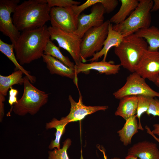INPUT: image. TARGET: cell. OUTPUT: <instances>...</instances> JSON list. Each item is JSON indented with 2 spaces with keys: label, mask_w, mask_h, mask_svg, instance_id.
Here are the masks:
<instances>
[{
  "label": "cell",
  "mask_w": 159,
  "mask_h": 159,
  "mask_svg": "<svg viewBox=\"0 0 159 159\" xmlns=\"http://www.w3.org/2000/svg\"><path fill=\"white\" fill-rule=\"evenodd\" d=\"M50 36L46 25L22 32L14 45L16 58L21 65L42 57Z\"/></svg>",
  "instance_id": "6da1fadb"
},
{
  "label": "cell",
  "mask_w": 159,
  "mask_h": 159,
  "mask_svg": "<svg viewBox=\"0 0 159 159\" xmlns=\"http://www.w3.org/2000/svg\"><path fill=\"white\" fill-rule=\"evenodd\" d=\"M51 8L46 0L25 1L16 7L13 23L19 31L42 27L50 21Z\"/></svg>",
  "instance_id": "7a4b0ae2"
},
{
  "label": "cell",
  "mask_w": 159,
  "mask_h": 159,
  "mask_svg": "<svg viewBox=\"0 0 159 159\" xmlns=\"http://www.w3.org/2000/svg\"><path fill=\"white\" fill-rule=\"evenodd\" d=\"M148 47L144 39L134 33L124 37L120 45L114 47V52L121 66L133 73Z\"/></svg>",
  "instance_id": "3957f363"
},
{
  "label": "cell",
  "mask_w": 159,
  "mask_h": 159,
  "mask_svg": "<svg viewBox=\"0 0 159 159\" xmlns=\"http://www.w3.org/2000/svg\"><path fill=\"white\" fill-rule=\"evenodd\" d=\"M23 78V94L21 98L14 104L13 110L19 116L27 114L34 115L47 102L49 94L34 86L27 76Z\"/></svg>",
  "instance_id": "277c9868"
},
{
  "label": "cell",
  "mask_w": 159,
  "mask_h": 159,
  "mask_svg": "<svg viewBox=\"0 0 159 159\" xmlns=\"http://www.w3.org/2000/svg\"><path fill=\"white\" fill-rule=\"evenodd\" d=\"M152 0H139L136 8L123 22L113 25V29L124 37L135 33L138 30L150 26Z\"/></svg>",
  "instance_id": "5b68a950"
},
{
  "label": "cell",
  "mask_w": 159,
  "mask_h": 159,
  "mask_svg": "<svg viewBox=\"0 0 159 159\" xmlns=\"http://www.w3.org/2000/svg\"><path fill=\"white\" fill-rule=\"evenodd\" d=\"M109 20H107L101 26L90 29L82 38L80 55L82 62H87L86 59L93 57L102 49L108 33Z\"/></svg>",
  "instance_id": "8992f818"
},
{
  "label": "cell",
  "mask_w": 159,
  "mask_h": 159,
  "mask_svg": "<svg viewBox=\"0 0 159 159\" xmlns=\"http://www.w3.org/2000/svg\"><path fill=\"white\" fill-rule=\"evenodd\" d=\"M113 95L119 100L126 96L140 95L159 97V92L153 90L146 83L145 79L135 72L127 77L124 85Z\"/></svg>",
  "instance_id": "52a82bcc"
},
{
  "label": "cell",
  "mask_w": 159,
  "mask_h": 159,
  "mask_svg": "<svg viewBox=\"0 0 159 159\" xmlns=\"http://www.w3.org/2000/svg\"><path fill=\"white\" fill-rule=\"evenodd\" d=\"M78 102H76L71 95L69 96V100L71 104L70 111L65 117L58 120L54 118L50 122L47 123L46 128L47 129L53 128L55 125L62 124L80 121L87 115L100 110L105 111L108 107L107 106H87L82 102V97L80 93Z\"/></svg>",
  "instance_id": "ba28073f"
},
{
  "label": "cell",
  "mask_w": 159,
  "mask_h": 159,
  "mask_svg": "<svg viewBox=\"0 0 159 159\" xmlns=\"http://www.w3.org/2000/svg\"><path fill=\"white\" fill-rule=\"evenodd\" d=\"M51 41L55 40L59 47L66 50L70 55L75 64L81 62L80 48L82 38L74 33L64 32L52 26L48 27Z\"/></svg>",
  "instance_id": "9c48e42d"
},
{
  "label": "cell",
  "mask_w": 159,
  "mask_h": 159,
  "mask_svg": "<svg viewBox=\"0 0 159 159\" xmlns=\"http://www.w3.org/2000/svg\"><path fill=\"white\" fill-rule=\"evenodd\" d=\"M19 0H0V31L9 37L14 45L21 33L14 25L11 14L14 12Z\"/></svg>",
  "instance_id": "30bf717a"
},
{
  "label": "cell",
  "mask_w": 159,
  "mask_h": 159,
  "mask_svg": "<svg viewBox=\"0 0 159 159\" xmlns=\"http://www.w3.org/2000/svg\"><path fill=\"white\" fill-rule=\"evenodd\" d=\"M107 2V0H98L92 6L90 14H80L78 17L77 29L74 33L82 38L90 29L102 25L104 22V15L106 13L103 6Z\"/></svg>",
  "instance_id": "8fae6325"
},
{
  "label": "cell",
  "mask_w": 159,
  "mask_h": 159,
  "mask_svg": "<svg viewBox=\"0 0 159 159\" xmlns=\"http://www.w3.org/2000/svg\"><path fill=\"white\" fill-rule=\"evenodd\" d=\"M50 21L52 27L64 32L74 33L77 27L78 17L72 7L51 8Z\"/></svg>",
  "instance_id": "7c38bea8"
},
{
  "label": "cell",
  "mask_w": 159,
  "mask_h": 159,
  "mask_svg": "<svg viewBox=\"0 0 159 159\" xmlns=\"http://www.w3.org/2000/svg\"><path fill=\"white\" fill-rule=\"evenodd\" d=\"M135 72L155 84L159 77V50L146 51Z\"/></svg>",
  "instance_id": "4fadbf2b"
},
{
  "label": "cell",
  "mask_w": 159,
  "mask_h": 159,
  "mask_svg": "<svg viewBox=\"0 0 159 159\" xmlns=\"http://www.w3.org/2000/svg\"><path fill=\"white\" fill-rule=\"evenodd\" d=\"M120 64H115L112 61H94L86 63L80 62L75 64V70L77 75L80 73H88L90 70H95L106 75L116 74L120 69Z\"/></svg>",
  "instance_id": "5bb4252c"
},
{
  "label": "cell",
  "mask_w": 159,
  "mask_h": 159,
  "mask_svg": "<svg viewBox=\"0 0 159 159\" xmlns=\"http://www.w3.org/2000/svg\"><path fill=\"white\" fill-rule=\"evenodd\" d=\"M127 155H132L140 159H159V150L155 143L143 141L130 147Z\"/></svg>",
  "instance_id": "9a60e30c"
},
{
  "label": "cell",
  "mask_w": 159,
  "mask_h": 159,
  "mask_svg": "<svg viewBox=\"0 0 159 159\" xmlns=\"http://www.w3.org/2000/svg\"><path fill=\"white\" fill-rule=\"evenodd\" d=\"M42 58L50 74L74 79L75 83L77 84V75L75 69L69 67L51 56L44 54Z\"/></svg>",
  "instance_id": "2e32d148"
},
{
  "label": "cell",
  "mask_w": 159,
  "mask_h": 159,
  "mask_svg": "<svg viewBox=\"0 0 159 159\" xmlns=\"http://www.w3.org/2000/svg\"><path fill=\"white\" fill-rule=\"evenodd\" d=\"M123 37L119 32L113 29V25L110 23L108 34L104 42L102 49L99 52L96 53L92 57L87 61L93 62L97 61L99 58L103 56L102 60L106 61L108 53L110 49L113 47L118 46L122 42Z\"/></svg>",
  "instance_id": "e0dca14e"
},
{
  "label": "cell",
  "mask_w": 159,
  "mask_h": 159,
  "mask_svg": "<svg viewBox=\"0 0 159 159\" xmlns=\"http://www.w3.org/2000/svg\"><path fill=\"white\" fill-rule=\"evenodd\" d=\"M23 72L17 70L7 76L0 75V102L4 103L8 90L15 85L23 84Z\"/></svg>",
  "instance_id": "ac0fdd59"
},
{
  "label": "cell",
  "mask_w": 159,
  "mask_h": 159,
  "mask_svg": "<svg viewBox=\"0 0 159 159\" xmlns=\"http://www.w3.org/2000/svg\"><path fill=\"white\" fill-rule=\"evenodd\" d=\"M119 104L115 114L125 120L135 115L136 113L138 99L137 96L125 97L120 100Z\"/></svg>",
  "instance_id": "d6986e66"
},
{
  "label": "cell",
  "mask_w": 159,
  "mask_h": 159,
  "mask_svg": "<svg viewBox=\"0 0 159 159\" xmlns=\"http://www.w3.org/2000/svg\"><path fill=\"white\" fill-rule=\"evenodd\" d=\"M122 128L117 133L120 140L123 145L127 146L130 144L132 137L138 132V123L136 115L132 116L125 120Z\"/></svg>",
  "instance_id": "ffe728a7"
},
{
  "label": "cell",
  "mask_w": 159,
  "mask_h": 159,
  "mask_svg": "<svg viewBox=\"0 0 159 159\" xmlns=\"http://www.w3.org/2000/svg\"><path fill=\"white\" fill-rule=\"evenodd\" d=\"M135 34L144 39L147 42L148 50L152 51L159 50V29L152 26L145 28L141 29Z\"/></svg>",
  "instance_id": "44dd1931"
},
{
  "label": "cell",
  "mask_w": 159,
  "mask_h": 159,
  "mask_svg": "<svg viewBox=\"0 0 159 159\" xmlns=\"http://www.w3.org/2000/svg\"><path fill=\"white\" fill-rule=\"evenodd\" d=\"M120 8L118 11L110 19L109 21L115 24L124 21L136 8L139 4L138 0H120Z\"/></svg>",
  "instance_id": "7402d4cb"
},
{
  "label": "cell",
  "mask_w": 159,
  "mask_h": 159,
  "mask_svg": "<svg viewBox=\"0 0 159 159\" xmlns=\"http://www.w3.org/2000/svg\"><path fill=\"white\" fill-rule=\"evenodd\" d=\"M14 45L13 44L7 43L0 39V51L12 62L17 70H20L23 72L31 83L35 82L36 81L35 77L32 75L29 71L25 69L20 64L14 53Z\"/></svg>",
  "instance_id": "603a6c76"
},
{
  "label": "cell",
  "mask_w": 159,
  "mask_h": 159,
  "mask_svg": "<svg viewBox=\"0 0 159 159\" xmlns=\"http://www.w3.org/2000/svg\"><path fill=\"white\" fill-rule=\"evenodd\" d=\"M44 54L49 55L60 61L69 67L74 69L75 64L69 58L64 55L61 52L60 47L56 46L50 39L47 42Z\"/></svg>",
  "instance_id": "cb8c5ba5"
},
{
  "label": "cell",
  "mask_w": 159,
  "mask_h": 159,
  "mask_svg": "<svg viewBox=\"0 0 159 159\" xmlns=\"http://www.w3.org/2000/svg\"><path fill=\"white\" fill-rule=\"evenodd\" d=\"M138 99V106L136 117L139 120V129L141 130H144L140 122V117L144 113H146L149 108L151 100L153 97L143 95L137 96Z\"/></svg>",
  "instance_id": "d4e9b609"
},
{
  "label": "cell",
  "mask_w": 159,
  "mask_h": 159,
  "mask_svg": "<svg viewBox=\"0 0 159 159\" xmlns=\"http://www.w3.org/2000/svg\"><path fill=\"white\" fill-rule=\"evenodd\" d=\"M71 143L70 139H66L63 143L62 148L59 150L54 148L53 151L48 152V159H69L67 151Z\"/></svg>",
  "instance_id": "484cf974"
},
{
  "label": "cell",
  "mask_w": 159,
  "mask_h": 159,
  "mask_svg": "<svg viewBox=\"0 0 159 159\" xmlns=\"http://www.w3.org/2000/svg\"><path fill=\"white\" fill-rule=\"evenodd\" d=\"M68 123L62 124L55 125L53 128L56 129V132L55 134V138L52 140L49 146V148L51 150L57 148L59 149L60 148V142L61 137L65 130V127Z\"/></svg>",
  "instance_id": "4316f807"
},
{
  "label": "cell",
  "mask_w": 159,
  "mask_h": 159,
  "mask_svg": "<svg viewBox=\"0 0 159 159\" xmlns=\"http://www.w3.org/2000/svg\"><path fill=\"white\" fill-rule=\"evenodd\" d=\"M50 8L54 7L66 8L79 5L80 1L72 0H46Z\"/></svg>",
  "instance_id": "83f0119b"
},
{
  "label": "cell",
  "mask_w": 159,
  "mask_h": 159,
  "mask_svg": "<svg viewBox=\"0 0 159 159\" xmlns=\"http://www.w3.org/2000/svg\"><path fill=\"white\" fill-rule=\"evenodd\" d=\"M148 115L159 117V100L153 97L151 99L148 109L146 113Z\"/></svg>",
  "instance_id": "f1b7e54d"
},
{
  "label": "cell",
  "mask_w": 159,
  "mask_h": 159,
  "mask_svg": "<svg viewBox=\"0 0 159 159\" xmlns=\"http://www.w3.org/2000/svg\"><path fill=\"white\" fill-rule=\"evenodd\" d=\"M17 91L15 90L11 89L10 91V95L9 99V103L10 105H12L14 104L17 101V99L15 96L16 95L17 93Z\"/></svg>",
  "instance_id": "f546056e"
},
{
  "label": "cell",
  "mask_w": 159,
  "mask_h": 159,
  "mask_svg": "<svg viewBox=\"0 0 159 159\" xmlns=\"http://www.w3.org/2000/svg\"><path fill=\"white\" fill-rule=\"evenodd\" d=\"M153 4L151 10V12L158 11L159 12V0H153Z\"/></svg>",
  "instance_id": "4dcf8cb0"
},
{
  "label": "cell",
  "mask_w": 159,
  "mask_h": 159,
  "mask_svg": "<svg viewBox=\"0 0 159 159\" xmlns=\"http://www.w3.org/2000/svg\"><path fill=\"white\" fill-rule=\"evenodd\" d=\"M153 126V130L151 131L152 132L154 135H157L158 138L159 140V124L156 123L154 124Z\"/></svg>",
  "instance_id": "1f68e13d"
},
{
  "label": "cell",
  "mask_w": 159,
  "mask_h": 159,
  "mask_svg": "<svg viewBox=\"0 0 159 159\" xmlns=\"http://www.w3.org/2000/svg\"><path fill=\"white\" fill-rule=\"evenodd\" d=\"M145 128L147 130V132L150 135L156 140H157L159 143V140H158L157 138L152 132L150 129L147 126L145 127Z\"/></svg>",
  "instance_id": "d6a6232c"
},
{
  "label": "cell",
  "mask_w": 159,
  "mask_h": 159,
  "mask_svg": "<svg viewBox=\"0 0 159 159\" xmlns=\"http://www.w3.org/2000/svg\"><path fill=\"white\" fill-rule=\"evenodd\" d=\"M99 150L102 153L104 156V159H108L106 155L104 149L102 148H98ZM110 159H120L118 157H114L111 158Z\"/></svg>",
  "instance_id": "836d02e7"
},
{
  "label": "cell",
  "mask_w": 159,
  "mask_h": 159,
  "mask_svg": "<svg viewBox=\"0 0 159 159\" xmlns=\"http://www.w3.org/2000/svg\"><path fill=\"white\" fill-rule=\"evenodd\" d=\"M125 159H138V158L132 155H127Z\"/></svg>",
  "instance_id": "e575fe53"
},
{
  "label": "cell",
  "mask_w": 159,
  "mask_h": 159,
  "mask_svg": "<svg viewBox=\"0 0 159 159\" xmlns=\"http://www.w3.org/2000/svg\"><path fill=\"white\" fill-rule=\"evenodd\" d=\"M155 84L158 87H159V77L158 79Z\"/></svg>",
  "instance_id": "d590c367"
}]
</instances>
